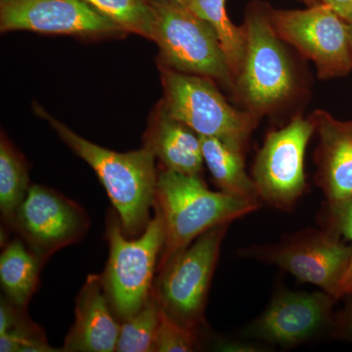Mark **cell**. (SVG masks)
<instances>
[{
	"label": "cell",
	"instance_id": "cell-1",
	"mask_svg": "<svg viewBox=\"0 0 352 352\" xmlns=\"http://www.w3.org/2000/svg\"><path fill=\"white\" fill-rule=\"evenodd\" d=\"M34 109L65 144L94 168L119 215L124 235L136 238L144 232L152 219L150 210L154 207L157 179L151 148L144 144L126 153L106 149L78 135L38 105Z\"/></svg>",
	"mask_w": 352,
	"mask_h": 352
},
{
	"label": "cell",
	"instance_id": "cell-2",
	"mask_svg": "<svg viewBox=\"0 0 352 352\" xmlns=\"http://www.w3.org/2000/svg\"><path fill=\"white\" fill-rule=\"evenodd\" d=\"M259 207L261 201L212 191L201 176L162 168L157 171L153 207L163 217L166 230L157 268L204 233L214 227L230 224Z\"/></svg>",
	"mask_w": 352,
	"mask_h": 352
},
{
	"label": "cell",
	"instance_id": "cell-3",
	"mask_svg": "<svg viewBox=\"0 0 352 352\" xmlns=\"http://www.w3.org/2000/svg\"><path fill=\"white\" fill-rule=\"evenodd\" d=\"M154 214L144 232L129 238L117 212L108 214L109 258L101 276L109 305L120 323L138 314L153 293L154 274L166 239L163 217L157 210Z\"/></svg>",
	"mask_w": 352,
	"mask_h": 352
},
{
	"label": "cell",
	"instance_id": "cell-4",
	"mask_svg": "<svg viewBox=\"0 0 352 352\" xmlns=\"http://www.w3.org/2000/svg\"><path fill=\"white\" fill-rule=\"evenodd\" d=\"M229 224L210 229L157 270L153 294L173 320L199 332Z\"/></svg>",
	"mask_w": 352,
	"mask_h": 352
},
{
	"label": "cell",
	"instance_id": "cell-5",
	"mask_svg": "<svg viewBox=\"0 0 352 352\" xmlns=\"http://www.w3.org/2000/svg\"><path fill=\"white\" fill-rule=\"evenodd\" d=\"M163 104L171 117L200 136L219 139L244 152L256 124V116L240 112L204 76L182 73L161 64Z\"/></svg>",
	"mask_w": 352,
	"mask_h": 352
},
{
	"label": "cell",
	"instance_id": "cell-6",
	"mask_svg": "<svg viewBox=\"0 0 352 352\" xmlns=\"http://www.w3.org/2000/svg\"><path fill=\"white\" fill-rule=\"evenodd\" d=\"M152 2L156 13L153 41L159 46L161 64L217 80L224 87H235L214 29L189 7L164 0Z\"/></svg>",
	"mask_w": 352,
	"mask_h": 352
},
{
	"label": "cell",
	"instance_id": "cell-7",
	"mask_svg": "<svg viewBox=\"0 0 352 352\" xmlns=\"http://www.w3.org/2000/svg\"><path fill=\"white\" fill-rule=\"evenodd\" d=\"M244 29L245 58L235 85L241 98L256 117L270 112L291 96L296 76L270 15L252 9Z\"/></svg>",
	"mask_w": 352,
	"mask_h": 352
},
{
	"label": "cell",
	"instance_id": "cell-8",
	"mask_svg": "<svg viewBox=\"0 0 352 352\" xmlns=\"http://www.w3.org/2000/svg\"><path fill=\"white\" fill-rule=\"evenodd\" d=\"M270 15L278 36L311 60L320 78H333L351 71V25L327 4L305 10L270 11Z\"/></svg>",
	"mask_w": 352,
	"mask_h": 352
},
{
	"label": "cell",
	"instance_id": "cell-9",
	"mask_svg": "<svg viewBox=\"0 0 352 352\" xmlns=\"http://www.w3.org/2000/svg\"><path fill=\"white\" fill-rule=\"evenodd\" d=\"M7 226L45 263L59 250L82 241L90 221L76 201L48 187L32 185Z\"/></svg>",
	"mask_w": 352,
	"mask_h": 352
},
{
	"label": "cell",
	"instance_id": "cell-10",
	"mask_svg": "<svg viewBox=\"0 0 352 352\" xmlns=\"http://www.w3.org/2000/svg\"><path fill=\"white\" fill-rule=\"evenodd\" d=\"M314 131V120L296 117L268 134L252 170L261 201L280 210L295 207L305 192V151Z\"/></svg>",
	"mask_w": 352,
	"mask_h": 352
},
{
	"label": "cell",
	"instance_id": "cell-11",
	"mask_svg": "<svg viewBox=\"0 0 352 352\" xmlns=\"http://www.w3.org/2000/svg\"><path fill=\"white\" fill-rule=\"evenodd\" d=\"M0 30L87 38L126 34L85 0H0Z\"/></svg>",
	"mask_w": 352,
	"mask_h": 352
},
{
	"label": "cell",
	"instance_id": "cell-12",
	"mask_svg": "<svg viewBox=\"0 0 352 352\" xmlns=\"http://www.w3.org/2000/svg\"><path fill=\"white\" fill-rule=\"evenodd\" d=\"M256 256L337 298L340 278L352 256V247L328 234L307 231L261 250Z\"/></svg>",
	"mask_w": 352,
	"mask_h": 352
},
{
	"label": "cell",
	"instance_id": "cell-13",
	"mask_svg": "<svg viewBox=\"0 0 352 352\" xmlns=\"http://www.w3.org/2000/svg\"><path fill=\"white\" fill-rule=\"evenodd\" d=\"M333 300L324 291L279 294L252 324L250 335L285 347L298 346L330 323Z\"/></svg>",
	"mask_w": 352,
	"mask_h": 352
},
{
	"label": "cell",
	"instance_id": "cell-14",
	"mask_svg": "<svg viewBox=\"0 0 352 352\" xmlns=\"http://www.w3.org/2000/svg\"><path fill=\"white\" fill-rule=\"evenodd\" d=\"M75 315L61 351H116L120 323L109 305L101 275L87 277L76 296Z\"/></svg>",
	"mask_w": 352,
	"mask_h": 352
},
{
	"label": "cell",
	"instance_id": "cell-15",
	"mask_svg": "<svg viewBox=\"0 0 352 352\" xmlns=\"http://www.w3.org/2000/svg\"><path fill=\"white\" fill-rule=\"evenodd\" d=\"M319 133L318 182L332 212L352 198V124L325 113L314 120Z\"/></svg>",
	"mask_w": 352,
	"mask_h": 352
},
{
	"label": "cell",
	"instance_id": "cell-16",
	"mask_svg": "<svg viewBox=\"0 0 352 352\" xmlns=\"http://www.w3.org/2000/svg\"><path fill=\"white\" fill-rule=\"evenodd\" d=\"M144 139L164 170L201 176L205 162L200 135L171 117L163 102L153 113Z\"/></svg>",
	"mask_w": 352,
	"mask_h": 352
},
{
	"label": "cell",
	"instance_id": "cell-17",
	"mask_svg": "<svg viewBox=\"0 0 352 352\" xmlns=\"http://www.w3.org/2000/svg\"><path fill=\"white\" fill-rule=\"evenodd\" d=\"M200 138L204 162L221 192L247 200L261 201L256 183L245 173L244 152L217 138Z\"/></svg>",
	"mask_w": 352,
	"mask_h": 352
},
{
	"label": "cell",
	"instance_id": "cell-18",
	"mask_svg": "<svg viewBox=\"0 0 352 352\" xmlns=\"http://www.w3.org/2000/svg\"><path fill=\"white\" fill-rule=\"evenodd\" d=\"M0 256V283L4 296L27 308L38 287L44 261L18 237L4 245Z\"/></svg>",
	"mask_w": 352,
	"mask_h": 352
},
{
	"label": "cell",
	"instance_id": "cell-19",
	"mask_svg": "<svg viewBox=\"0 0 352 352\" xmlns=\"http://www.w3.org/2000/svg\"><path fill=\"white\" fill-rule=\"evenodd\" d=\"M0 351H61L48 344L43 329L27 314V308L17 307L6 296L0 302Z\"/></svg>",
	"mask_w": 352,
	"mask_h": 352
},
{
	"label": "cell",
	"instance_id": "cell-20",
	"mask_svg": "<svg viewBox=\"0 0 352 352\" xmlns=\"http://www.w3.org/2000/svg\"><path fill=\"white\" fill-rule=\"evenodd\" d=\"M226 6V0H191L188 7L214 29L236 82L244 62L245 32L229 19Z\"/></svg>",
	"mask_w": 352,
	"mask_h": 352
},
{
	"label": "cell",
	"instance_id": "cell-21",
	"mask_svg": "<svg viewBox=\"0 0 352 352\" xmlns=\"http://www.w3.org/2000/svg\"><path fill=\"white\" fill-rule=\"evenodd\" d=\"M27 160L2 132L0 139V210L4 226L12 220L30 189Z\"/></svg>",
	"mask_w": 352,
	"mask_h": 352
},
{
	"label": "cell",
	"instance_id": "cell-22",
	"mask_svg": "<svg viewBox=\"0 0 352 352\" xmlns=\"http://www.w3.org/2000/svg\"><path fill=\"white\" fill-rule=\"evenodd\" d=\"M124 30L153 41L155 13L152 0H85Z\"/></svg>",
	"mask_w": 352,
	"mask_h": 352
},
{
	"label": "cell",
	"instance_id": "cell-23",
	"mask_svg": "<svg viewBox=\"0 0 352 352\" xmlns=\"http://www.w3.org/2000/svg\"><path fill=\"white\" fill-rule=\"evenodd\" d=\"M161 307L152 293L144 307L138 314L120 323L116 351L155 352Z\"/></svg>",
	"mask_w": 352,
	"mask_h": 352
},
{
	"label": "cell",
	"instance_id": "cell-24",
	"mask_svg": "<svg viewBox=\"0 0 352 352\" xmlns=\"http://www.w3.org/2000/svg\"><path fill=\"white\" fill-rule=\"evenodd\" d=\"M198 333L173 320L161 308L155 352L195 351L199 347Z\"/></svg>",
	"mask_w": 352,
	"mask_h": 352
},
{
	"label": "cell",
	"instance_id": "cell-25",
	"mask_svg": "<svg viewBox=\"0 0 352 352\" xmlns=\"http://www.w3.org/2000/svg\"><path fill=\"white\" fill-rule=\"evenodd\" d=\"M332 214L340 232L352 244V198Z\"/></svg>",
	"mask_w": 352,
	"mask_h": 352
},
{
	"label": "cell",
	"instance_id": "cell-26",
	"mask_svg": "<svg viewBox=\"0 0 352 352\" xmlns=\"http://www.w3.org/2000/svg\"><path fill=\"white\" fill-rule=\"evenodd\" d=\"M336 330L340 338L352 342V302L347 303L344 309L338 315Z\"/></svg>",
	"mask_w": 352,
	"mask_h": 352
},
{
	"label": "cell",
	"instance_id": "cell-27",
	"mask_svg": "<svg viewBox=\"0 0 352 352\" xmlns=\"http://www.w3.org/2000/svg\"><path fill=\"white\" fill-rule=\"evenodd\" d=\"M320 1L321 3L327 4L342 19L352 24V0H320Z\"/></svg>",
	"mask_w": 352,
	"mask_h": 352
},
{
	"label": "cell",
	"instance_id": "cell-28",
	"mask_svg": "<svg viewBox=\"0 0 352 352\" xmlns=\"http://www.w3.org/2000/svg\"><path fill=\"white\" fill-rule=\"evenodd\" d=\"M346 295H352V256L344 274L340 278L339 287H338L337 298Z\"/></svg>",
	"mask_w": 352,
	"mask_h": 352
},
{
	"label": "cell",
	"instance_id": "cell-29",
	"mask_svg": "<svg viewBox=\"0 0 352 352\" xmlns=\"http://www.w3.org/2000/svg\"><path fill=\"white\" fill-rule=\"evenodd\" d=\"M164 1H170L173 3L179 4V6L188 7L191 0H164Z\"/></svg>",
	"mask_w": 352,
	"mask_h": 352
},
{
	"label": "cell",
	"instance_id": "cell-30",
	"mask_svg": "<svg viewBox=\"0 0 352 352\" xmlns=\"http://www.w3.org/2000/svg\"><path fill=\"white\" fill-rule=\"evenodd\" d=\"M302 1L305 2V3H307V6H317V4L321 3L320 0H302Z\"/></svg>",
	"mask_w": 352,
	"mask_h": 352
},
{
	"label": "cell",
	"instance_id": "cell-31",
	"mask_svg": "<svg viewBox=\"0 0 352 352\" xmlns=\"http://www.w3.org/2000/svg\"><path fill=\"white\" fill-rule=\"evenodd\" d=\"M351 25V50H352V24Z\"/></svg>",
	"mask_w": 352,
	"mask_h": 352
}]
</instances>
